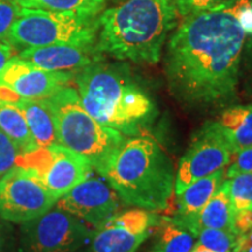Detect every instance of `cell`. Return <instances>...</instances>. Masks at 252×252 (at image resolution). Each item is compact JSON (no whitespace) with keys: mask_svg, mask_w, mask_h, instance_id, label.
Here are the masks:
<instances>
[{"mask_svg":"<svg viewBox=\"0 0 252 252\" xmlns=\"http://www.w3.org/2000/svg\"><path fill=\"white\" fill-rule=\"evenodd\" d=\"M239 1L185 17L169 40L167 77L184 102L212 105L234 96L247 34Z\"/></svg>","mask_w":252,"mask_h":252,"instance_id":"1","label":"cell"},{"mask_svg":"<svg viewBox=\"0 0 252 252\" xmlns=\"http://www.w3.org/2000/svg\"><path fill=\"white\" fill-rule=\"evenodd\" d=\"M176 18L173 0H126L98 15L96 46L118 60L154 64Z\"/></svg>","mask_w":252,"mask_h":252,"instance_id":"2","label":"cell"},{"mask_svg":"<svg viewBox=\"0 0 252 252\" xmlns=\"http://www.w3.org/2000/svg\"><path fill=\"white\" fill-rule=\"evenodd\" d=\"M102 176L124 202L149 212L165 209L174 190L171 159L147 135L126 138Z\"/></svg>","mask_w":252,"mask_h":252,"instance_id":"3","label":"cell"},{"mask_svg":"<svg viewBox=\"0 0 252 252\" xmlns=\"http://www.w3.org/2000/svg\"><path fill=\"white\" fill-rule=\"evenodd\" d=\"M74 81L84 109L124 135L137 134L152 118V100L122 69L96 62L78 70Z\"/></svg>","mask_w":252,"mask_h":252,"instance_id":"4","label":"cell"},{"mask_svg":"<svg viewBox=\"0 0 252 252\" xmlns=\"http://www.w3.org/2000/svg\"><path fill=\"white\" fill-rule=\"evenodd\" d=\"M45 99L54 116L59 144L86 158L103 175L126 135L97 122L84 109L77 90L70 86Z\"/></svg>","mask_w":252,"mask_h":252,"instance_id":"5","label":"cell"},{"mask_svg":"<svg viewBox=\"0 0 252 252\" xmlns=\"http://www.w3.org/2000/svg\"><path fill=\"white\" fill-rule=\"evenodd\" d=\"M98 17L21 8L13 24L8 43L14 48L52 45H96Z\"/></svg>","mask_w":252,"mask_h":252,"instance_id":"6","label":"cell"},{"mask_svg":"<svg viewBox=\"0 0 252 252\" xmlns=\"http://www.w3.org/2000/svg\"><path fill=\"white\" fill-rule=\"evenodd\" d=\"M19 225L18 252H76L90 245L94 231L56 206Z\"/></svg>","mask_w":252,"mask_h":252,"instance_id":"7","label":"cell"},{"mask_svg":"<svg viewBox=\"0 0 252 252\" xmlns=\"http://www.w3.org/2000/svg\"><path fill=\"white\" fill-rule=\"evenodd\" d=\"M56 201L39 176L26 167L15 165L0 178V217L13 224L36 219Z\"/></svg>","mask_w":252,"mask_h":252,"instance_id":"8","label":"cell"},{"mask_svg":"<svg viewBox=\"0 0 252 252\" xmlns=\"http://www.w3.org/2000/svg\"><path fill=\"white\" fill-rule=\"evenodd\" d=\"M17 165L32 169L58 198L93 175L94 169L86 158L60 144L20 154Z\"/></svg>","mask_w":252,"mask_h":252,"instance_id":"9","label":"cell"},{"mask_svg":"<svg viewBox=\"0 0 252 252\" xmlns=\"http://www.w3.org/2000/svg\"><path fill=\"white\" fill-rule=\"evenodd\" d=\"M231 147L217 122H208L198 130L179 161L174 190L179 195L193 182L229 166Z\"/></svg>","mask_w":252,"mask_h":252,"instance_id":"10","label":"cell"},{"mask_svg":"<svg viewBox=\"0 0 252 252\" xmlns=\"http://www.w3.org/2000/svg\"><path fill=\"white\" fill-rule=\"evenodd\" d=\"M72 71H50L13 56L0 70V98L9 97L43 99L68 87L74 81Z\"/></svg>","mask_w":252,"mask_h":252,"instance_id":"11","label":"cell"},{"mask_svg":"<svg viewBox=\"0 0 252 252\" xmlns=\"http://www.w3.org/2000/svg\"><path fill=\"white\" fill-rule=\"evenodd\" d=\"M55 206L96 230L117 214L119 196L105 179L90 175L59 197Z\"/></svg>","mask_w":252,"mask_h":252,"instance_id":"12","label":"cell"},{"mask_svg":"<svg viewBox=\"0 0 252 252\" xmlns=\"http://www.w3.org/2000/svg\"><path fill=\"white\" fill-rule=\"evenodd\" d=\"M157 224L156 214L140 208L116 214L94 231L91 252H135Z\"/></svg>","mask_w":252,"mask_h":252,"instance_id":"13","label":"cell"},{"mask_svg":"<svg viewBox=\"0 0 252 252\" xmlns=\"http://www.w3.org/2000/svg\"><path fill=\"white\" fill-rule=\"evenodd\" d=\"M18 56L41 69L72 71L103 61V53L96 45H52L23 49Z\"/></svg>","mask_w":252,"mask_h":252,"instance_id":"14","label":"cell"},{"mask_svg":"<svg viewBox=\"0 0 252 252\" xmlns=\"http://www.w3.org/2000/svg\"><path fill=\"white\" fill-rule=\"evenodd\" d=\"M169 220L184 226L195 235L202 229H220L235 231V212L229 193L228 180L220 184L212 198L196 215L187 219H171Z\"/></svg>","mask_w":252,"mask_h":252,"instance_id":"15","label":"cell"},{"mask_svg":"<svg viewBox=\"0 0 252 252\" xmlns=\"http://www.w3.org/2000/svg\"><path fill=\"white\" fill-rule=\"evenodd\" d=\"M24 115L30 131L39 147L59 144L54 116L46 99H30L20 97L6 98Z\"/></svg>","mask_w":252,"mask_h":252,"instance_id":"16","label":"cell"},{"mask_svg":"<svg viewBox=\"0 0 252 252\" xmlns=\"http://www.w3.org/2000/svg\"><path fill=\"white\" fill-rule=\"evenodd\" d=\"M225 176L224 169H220L193 182L182 193L176 195L178 213L174 219H187L196 215L215 194L220 184L224 181Z\"/></svg>","mask_w":252,"mask_h":252,"instance_id":"17","label":"cell"},{"mask_svg":"<svg viewBox=\"0 0 252 252\" xmlns=\"http://www.w3.org/2000/svg\"><path fill=\"white\" fill-rule=\"evenodd\" d=\"M232 154L252 147V105H236L223 111L219 121Z\"/></svg>","mask_w":252,"mask_h":252,"instance_id":"18","label":"cell"},{"mask_svg":"<svg viewBox=\"0 0 252 252\" xmlns=\"http://www.w3.org/2000/svg\"><path fill=\"white\" fill-rule=\"evenodd\" d=\"M0 130L15 144L20 154L36 150L37 144L32 135L26 119L13 104L0 98Z\"/></svg>","mask_w":252,"mask_h":252,"instance_id":"19","label":"cell"},{"mask_svg":"<svg viewBox=\"0 0 252 252\" xmlns=\"http://www.w3.org/2000/svg\"><path fill=\"white\" fill-rule=\"evenodd\" d=\"M23 8L40 11L75 13L86 17H98L102 13L105 0H14Z\"/></svg>","mask_w":252,"mask_h":252,"instance_id":"20","label":"cell"},{"mask_svg":"<svg viewBox=\"0 0 252 252\" xmlns=\"http://www.w3.org/2000/svg\"><path fill=\"white\" fill-rule=\"evenodd\" d=\"M194 235L168 220L160 230L151 252H189L194 247Z\"/></svg>","mask_w":252,"mask_h":252,"instance_id":"21","label":"cell"},{"mask_svg":"<svg viewBox=\"0 0 252 252\" xmlns=\"http://www.w3.org/2000/svg\"><path fill=\"white\" fill-rule=\"evenodd\" d=\"M228 184L235 215L252 212V173H239L230 176Z\"/></svg>","mask_w":252,"mask_h":252,"instance_id":"22","label":"cell"},{"mask_svg":"<svg viewBox=\"0 0 252 252\" xmlns=\"http://www.w3.org/2000/svg\"><path fill=\"white\" fill-rule=\"evenodd\" d=\"M237 236L234 231L229 230L202 229L195 235L197 238L195 244L202 245L214 252H231Z\"/></svg>","mask_w":252,"mask_h":252,"instance_id":"23","label":"cell"},{"mask_svg":"<svg viewBox=\"0 0 252 252\" xmlns=\"http://www.w3.org/2000/svg\"><path fill=\"white\" fill-rule=\"evenodd\" d=\"M176 12L182 17H188L201 12L212 11L229 5L236 0H173Z\"/></svg>","mask_w":252,"mask_h":252,"instance_id":"24","label":"cell"},{"mask_svg":"<svg viewBox=\"0 0 252 252\" xmlns=\"http://www.w3.org/2000/svg\"><path fill=\"white\" fill-rule=\"evenodd\" d=\"M21 6L14 0H0V42L8 43V35L21 12Z\"/></svg>","mask_w":252,"mask_h":252,"instance_id":"25","label":"cell"},{"mask_svg":"<svg viewBox=\"0 0 252 252\" xmlns=\"http://www.w3.org/2000/svg\"><path fill=\"white\" fill-rule=\"evenodd\" d=\"M20 151L15 144L0 130V178L17 165Z\"/></svg>","mask_w":252,"mask_h":252,"instance_id":"26","label":"cell"},{"mask_svg":"<svg viewBox=\"0 0 252 252\" xmlns=\"http://www.w3.org/2000/svg\"><path fill=\"white\" fill-rule=\"evenodd\" d=\"M239 173H252V147L232 154L225 174L228 178Z\"/></svg>","mask_w":252,"mask_h":252,"instance_id":"27","label":"cell"},{"mask_svg":"<svg viewBox=\"0 0 252 252\" xmlns=\"http://www.w3.org/2000/svg\"><path fill=\"white\" fill-rule=\"evenodd\" d=\"M0 252H18V234L13 223L0 217Z\"/></svg>","mask_w":252,"mask_h":252,"instance_id":"28","label":"cell"},{"mask_svg":"<svg viewBox=\"0 0 252 252\" xmlns=\"http://www.w3.org/2000/svg\"><path fill=\"white\" fill-rule=\"evenodd\" d=\"M238 17L245 33H252V5L247 0L239 1Z\"/></svg>","mask_w":252,"mask_h":252,"instance_id":"29","label":"cell"},{"mask_svg":"<svg viewBox=\"0 0 252 252\" xmlns=\"http://www.w3.org/2000/svg\"><path fill=\"white\" fill-rule=\"evenodd\" d=\"M231 252H252V230L237 236Z\"/></svg>","mask_w":252,"mask_h":252,"instance_id":"30","label":"cell"},{"mask_svg":"<svg viewBox=\"0 0 252 252\" xmlns=\"http://www.w3.org/2000/svg\"><path fill=\"white\" fill-rule=\"evenodd\" d=\"M14 56V47L9 43L0 42V70L9 59Z\"/></svg>","mask_w":252,"mask_h":252,"instance_id":"31","label":"cell"},{"mask_svg":"<svg viewBox=\"0 0 252 252\" xmlns=\"http://www.w3.org/2000/svg\"><path fill=\"white\" fill-rule=\"evenodd\" d=\"M189 252H214L209 249L202 247V245H198V244H194V247L191 248V250Z\"/></svg>","mask_w":252,"mask_h":252,"instance_id":"32","label":"cell"},{"mask_svg":"<svg viewBox=\"0 0 252 252\" xmlns=\"http://www.w3.org/2000/svg\"><path fill=\"white\" fill-rule=\"evenodd\" d=\"M76 252H91V249H90V245H88V247L81 249V250H78Z\"/></svg>","mask_w":252,"mask_h":252,"instance_id":"33","label":"cell"}]
</instances>
